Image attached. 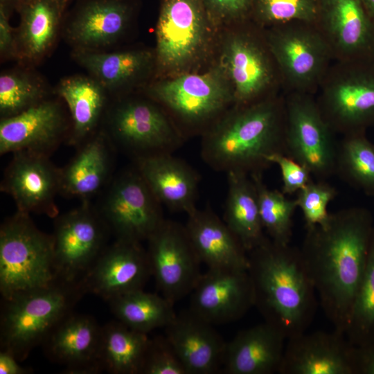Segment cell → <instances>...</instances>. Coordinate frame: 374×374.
Returning a JSON list of instances; mask_svg holds the SVG:
<instances>
[{"mask_svg":"<svg viewBox=\"0 0 374 374\" xmlns=\"http://www.w3.org/2000/svg\"><path fill=\"white\" fill-rule=\"evenodd\" d=\"M285 97L233 105L202 134V160L217 172L262 173L271 155L285 154Z\"/></svg>","mask_w":374,"mask_h":374,"instance_id":"7a4b0ae2","label":"cell"},{"mask_svg":"<svg viewBox=\"0 0 374 374\" xmlns=\"http://www.w3.org/2000/svg\"><path fill=\"white\" fill-rule=\"evenodd\" d=\"M184 225L189 239L208 269H248V253L213 210L196 208Z\"/></svg>","mask_w":374,"mask_h":374,"instance_id":"f1b7e54d","label":"cell"},{"mask_svg":"<svg viewBox=\"0 0 374 374\" xmlns=\"http://www.w3.org/2000/svg\"><path fill=\"white\" fill-rule=\"evenodd\" d=\"M147 91L179 121L192 128L203 127L204 132L206 124L209 128L234 104L231 84L221 66L156 82Z\"/></svg>","mask_w":374,"mask_h":374,"instance_id":"ba28073f","label":"cell"},{"mask_svg":"<svg viewBox=\"0 0 374 374\" xmlns=\"http://www.w3.org/2000/svg\"><path fill=\"white\" fill-rule=\"evenodd\" d=\"M285 103V154L305 166L317 180L335 175L338 142L313 94L288 92Z\"/></svg>","mask_w":374,"mask_h":374,"instance_id":"9c48e42d","label":"cell"},{"mask_svg":"<svg viewBox=\"0 0 374 374\" xmlns=\"http://www.w3.org/2000/svg\"><path fill=\"white\" fill-rule=\"evenodd\" d=\"M373 199H374V197H373Z\"/></svg>","mask_w":374,"mask_h":374,"instance_id":"f907efd6","label":"cell"},{"mask_svg":"<svg viewBox=\"0 0 374 374\" xmlns=\"http://www.w3.org/2000/svg\"><path fill=\"white\" fill-rule=\"evenodd\" d=\"M53 92L70 112L71 141L78 143L90 135L106 107L107 90L89 74H75L60 79Z\"/></svg>","mask_w":374,"mask_h":374,"instance_id":"4dcf8cb0","label":"cell"},{"mask_svg":"<svg viewBox=\"0 0 374 374\" xmlns=\"http://www.w3.org/2000/svg\"><path fill=\"white\" fill-rule=\"evenodd\" d=\"M345 335L355 346L374 341V229L364 272L353 301Z\"/></svg>","mask_w":374,"mask_h":374,"instance_id":"74e56055","label":"cell"},{"mask_svg":"<svg viewBox=\"0 0 374 374\" xmlns=\"http://www.w3.org/2000/svg\"><path fill=\"white\" fill-rule=\"evenodd\" d=\"M286 340L265 321L242 330L226 343L221 371L226 374L278 373Z\"/></svg>","mask_w":374,"mask_h":374,"instance_id":"4316f807","label":"cell"},{"mask_svg":"<svg viewBox=\"0 0 374 374\" xmlns=\"http://www.w3.org/2000/svg\"><path fill=\"white\" fill-rule=\"evenodd\" d=\"M280 374H357L356 348L344 332L317 330L286 340Z\"/></svg>","mask_w":374,"mask_h":374,"instance_id":"ac0fdd59","label":"cell"},{"mask_svg":"<svg viewBox=\"0 0 374 374\" xmlns=\"http://www.w3.org/2000/svg\"><path fill=\"white\" fill-rule=\"evenodd\" d=\"M85 293L82 283L57 281L44 288L3 301L1 350L11 353L19 362L24 361L72 312Z\"/></svg>","mask_w":374,"mask_h":374,"instance_id":"277c9868","label":"cell"},{"mask_svg":"<svg viewBox=\"0 0 374 374\" xmlns=\"http://www.w3.org/2000/svg\"><path fill=\"white\" fill-rule=\"evenodd\" d=\"M102 326L91 316L71 312L43 343L47 356L65 366L67 373L103 371L99 361Z\"/></svg>","mask_w":374,"mask_h":374,"instance_id":"cb8c5ba5","label":"cell"},{"mask_svg":"<svg viewBox=\"0 0 374 374\" xmlns=\"http://www.w3.org/2000/svg\"><path fill=\"white\" fill-rule=\"evenodd\" d=\"M151 274L161 295L175 304L190 295L202 273V263L184 225L162 222L148 239Z\"/></svg>","mask_w":374,"mask_h":374,"instance_id":"8fae6325","label":"cell"},{"mask_svg":"<svg viewBox=\"0 0 374 374\" xmlns=\"http://www.w3.org/2000/svg\"><path fill=\"white\" fill-rule=\"evenodd\" d=\"M271 165L278 166L282 176V192L285 195L296 193L312 179L309 170L286 154L277 153L268 158Z\"/></svg>","mask_w":374,"mask_h":374,"instance_id":"b9f144b4","label":"cell"},{"mask_svg":"<svg viewBox=\"0 0 374 374\" xmlns=\"http://www.w3.org/2000/svg\"><path fill=\"white\" fill-rule=\"evenodd\" d=\"M10 15L0 10L1 63L17 61L18 52L15 28L10 24Z\"/></svg>","mask_w":374,"mask_h":374,"instance_id":"ee69618b","label":"cell"},{"mask_svg":"<svg viewBox=\"0 0 374 374\" xmlns=\"http://www.w3.org/2000/svg\"><path fill=\"white\" fill-rule=\"evenodd\" d=\"M248 258L254 306L265 321L287 339L306 332L319 301L300 249L267 237L248 252Z\"/></svg>","mask_w":374,"mask_h":374,"instance_id":"3957f363","label":"cell"},{"mask_svg":"<svg viewBox=\"0 0 374 374\" xmlns=\"http://www.w3.org/2000/svg\"><path fill=\"white\" fill-rule=\"evenodd\" d=\"M355 348L357 374H374V341Z\"/></svg>","mask_w":374,"mask_h":374,"instance_id":"f6af8a7d","label":"cell"},{"mask_svg":"<svg viewBox=\"0 0 374 374\" xmlns=\"http://www.w3.org/2000/svg\"><path fill=\"white\" fill-rule=\"evenodd\" d=\"M72 0H24L17 12V63L36 68L53 53Z\"/></svg>","mask_w":374,"mask_h":374,"instance_id":"7402d4cb","label":"cell"},{"mask_svg":"<svg viewBox=\"0 0 374 374\" xmlns=\"http://www.w3.org/2000/svg\"><path fill=\"white\" fill-rule=\"evenodd\" d=\"M226 176L228 190L223 220L248 253L267 238L260 219L256 188L248 174L229 172Z\"/></svg>","mask_w":374,"mask_h":374,"instance_id":"f546056e","label":"cell"},{"mask_svg":"<svg viewBox=\"0 0 374 374\" xmlns=\"http://www.w3.org/2000/svg\"><path fill=\"white\" fill-rule=\"evenodd\" d=\"M373 58H374V51H373Z\"/></svg>","mask_w":374,"mask_h":374,"instance_id":"681fc988","label":"cell"},{"mask_svg":"<svg viewBox=\"0 0 374 374\" xmlns=\"http://www.w3.org/2000/svg\"><path fill=\"white\" fill-rule=\"evenodd\" d=\"M150 338L119 321L102 326L99 361L113 374H141Z\"/></svg>","mask_w":374,"mask_h":374,"instance_id":"1f68e13d","label":"cell"},{"mask_svg":"<svg viewBox=\"0 0 374 374\" xmlns=\"http://www.w3.org/2000/svg\"><path fill=\"white\" fill-rule=\"evenodd\" d=\"M254 302L248 269H208L190 294L188 309L215 326L239 320Z\"/></svg>","mask_w":374,"mask_h":374,"instance_id":"e0dca14e","label":"cell"},{"mask_svg":"<svg viewBox=\"0 0 374 374\" xmlns=\"http://www.w3.org/2000/svg\"><path fill=\"white\" fill-rule=\"evenodd\" d=\"M24 0H0V10L12 16Z\"/></svg>","mask_w":374,"mask_h":374,"instance_id":"7dc6e473","label":"cell"},{"mask_svg":"<svg viewBox=\"0 0 374 374\" xmlns=\"http://www.w3.org/2000/svg\"><path fill=\"white\" fill-rule=\"evenodd\" d=\"M368 14L374 21V0H362Z\"/></svg>","mask_w":374,"mask_h":374,"instance_id":"c3c4849f","label":"cell"},{"mask_svg":"<svg viewBox=\"0 0 374 374\" xmlns=\"http://www.w3.org/2000/svg\"><path fill=\"white\" fill-rule=\"evenodd\" d=\"M265 30L286 93L317 91L335 58L316 24L289 22Z\"/></svg>","mask_w":374,"mask_h":374,"instance_id":"52a82bcc","label":"cell"},{"mask_svg":"<svg viewBox=\"0 0 374 374\" xmlns=\"http://www.w3.org/2000/svg\"><path fill=\"white\" fill-rule=\"evenodd\" d=\"M108 167L105 141L99 134L84 145L61 172V188L73 196H91L104 184Z\"/></svg>","mask_w":374,"mask_h":374,"instance_id":"836d02e7","label":"cell"},{"mask_svg":"<svg viewBox=\"0 0 374 374\" xmlns=\"http://www.w3.org/2000/svg\"><path fill=\"white\" fill-rule=\"evenodd\" d=\"M253 0H202L208 18L224 21L240 19L252 8Z\"/></svg>","mask_w":374,"mask_h":374,"instance_id":"7bdbcfd3","label":"cell"},{"mask_svg":"<svg viewBox=\"0 0 374 374\" xmlns=\"http://www.w3.org/2000/svg\"><path fill=\"white\" fill-rule=\"evenodd\" d=\"M113 314L127 327L148 334L166 328L175 319V304L162 295L135 290L109 301Z\"/></svg>","mask_w":374,"mask_h":374,"instance_id":"d6a6232c","label":"cell"},{"mask_svg":"<svg viewBox=\"0 0 374 374\" xmlns=\"http://www.w3.org/2000/svg\"><path fill=\"white\" fill-rule=\"evenodd\" d=\"M343 136L337 145L335 174L374 197V143L365 131Z\"/></svg>","mask_w":374,"mask_h":374,"instance_id":"d590c367","label":"cell"},{"mask_svg":"<svg viewBox=\"0 0 374 374\" xmlns=\"http://www.w3.org/2000/svg\"><path fill=\"white\" fill-rule=\"evenodd\" d=\"M19 360L11 353L1 350L0 373L1 374H26L30 370L21 366Z\"/></svg>","mask_w":374,"mask_h":374,"instance_id":"bcb514c9","label":"cell"},{"mask_svg":"<svg viewBox=\"0 0 374 374\" xmlns=\"http://www.w3.org/2000/svg\"><path fill=\"white\" fill-rule=\"evenodd\" d=\"M107 228L101 216L86 205L56 221L52 237L54 267L58 280L82 283L106 247Z\"/></svg>","mask_w":374,"mask_h":374,"instance_id":"4fadbf2b","label":"cell"},{"mask_svg":"<svg viewBox=\"0 0 374 374\" xmlns=\"http://www.w3.org/2000/svg\"><path fill=\"white\" fill-rule=\"evenodd\" d=\"M373 229L371 213L359 206L330 213L323 224L305 229L300 250L307 272L326 317L344 334Z\"/></svg>","mask_w":374,"mask_h":374,"instance_id":"6da1fadb","label":"cell"},{"mask_svg":"<svg viewBox=\"0 0 374 374\" xmlns=\"http://www.w3.org/2000/svg\"><path fill=\"white\" fill-rule=\"evenodd\" d=\"M71 55L114 96L143 82L156 65L154 52L147 49L71 51Z\"/></svg>","mask_w":374,"mask_h":374,"instance_id":"83f0119b","label":"cell"},{"mask_svg":"<svg viewBox=\"0 0 374 374\" xmlns=\"http://www.w3.org/2000/svg\"><path fill=\"white\" fill-rule=\"evenodd\" d=\"M152 276L147 251L141 242L116 239L105 247L82 280L86 293L107 301L143 289Z\"/></svg>","mask_w":374,"mask_h":374,"instance_id":"d6986e66","label":"cell"},{"mask_svg":"<svg viewBox=\"0 0 374 374\" xmlns=\"http://www.w3.org/2000/svg\"><path fill=\"white\" fill-rule=\"evenodd\" d=\"M295 198L305 220V229L323 224L330 213L328 206L337 195L336 188L326 180L313 179L299 190Z\"/></svg>","mask_w":374,"mask_h":374,"instance_id":"ab89813d","label":"cell"},{"mask_svg":"<svg viewBox=\"0 0 374 374\" xmlns=\"http://www.w3.org/2000/svg\"><path fill=\"white\" fill-rule=\"evenodd\" d=\"M165 329L187 374H213L222 370L227 342L214 325L188 309L177 314Z\"/></svg>","mask_w":374,"mask_h":374,"instance_id":"d4e9b609","label":"cell"},{"mask_svg":"<svg viewBox=\"0 0 374 374\" xmlns=\"http://www.w3.org/2000/svg\"><path fill=\"white\" fill-rule=\"evenodd\" d=\"M109 127L114 139L137 157L172 153L185 137L155 101L139 98L118 100L109 112Z\"/></svg>","mask_w":374,"mask_h":374,"instance_id":"7c38bea8","label":"cell"},{"mask_svg":"<svg viewBox=\"0 0 374 374\" xmlns=\"http://www.w3.org/2000/svg\"><path fill=\"white\" fill-rule=\"evenodd\" d=\"M141 374H187V372L165 335L150 339Z\"/></svg>","mask_w":374,"mask_h":374,"instance_id":"60d3db41","label":"cell"},{"mask_svg":"<svg viewBox=\"0 0 374 374\" xmlns=\"http://www.w3.org/2000/svg\"><path fill=\"white\" fill-rule=\"evenodd\" d=\"M249 31L228 37L223 48L222 66L231 84L234 104H251L276 95L283 82L277 65L263 39Z\"/></svg>","mask_w":374,"mask_h":374,"instance_id":"30bf717a","label":"cell"},{"mask_svg":"<svg viewBox=\"0 0 374 374\" xmlns=\"http://www.w3.org/2000/svg\"><path fill=\"white\" fill-rule=\"evenodd\" d=\"M14 154L6 172L3 190L12 197L19 212L55 215L57 211L54 198L61 188V172L44 153Z\"/></svg>","mask_w":374,"mask_h":374,"instance_id":"44dd1931","label":"cell"},{"mask_svg":"<svg viewBox=\"0 0 374 374\" xmlns=\"http://www.w3.org/2000/svg\"><path fill=\"white\" fill-rule=\"evenodd\" d=\"M258 193L260 215L269 238L280 244H290L292 236L293 217L297 205L295 199L278 190L269 189L262 173L250 175Z\"/></svg>","mask_w":374,"mask_h":374,"instance_id":"8d00e7d4","label":"cell"},{"mask_svg":"<svg viewBox=\"0 0 374 374\" xmlns=\"http://www.w3.org/2000/svg\"><path fill=\"white\" fill-rule=\"evenodd\" d=\"M316 25L335 60L373 56L374 21L362 0H318Z\"/></svg>","mask_w":374,"mask_h":374,"instance_id":"ffe728a7","label":"cell"},{"mask_svg":"<svg viewBox=\"0 0 374 374\" xmlns=\"http://www.w3.org/2000/svg\"><path fill=\"white\" fill-rule=\"evenodd\" d=\"M161 205L139 172H127L113 184L101 217L117 239L141 242L164 220Z\"/></svg>","mask_w":374,"mask_h":374,"instance_id":"2e32d148","label":"cell"},{"mask_svg":"<svg viewBox=\"0 0 374 374\" xmlns=\"http://www.w3.org/2000/svg\"><path fill=\"white\" fill-rule=\"evenodd\" d=\"M66 128L61 103L48 98L16 115L1 118L0 152L44 154L58 141Z\"/></svg>","mask_w":374,"mask_h":374,"instance_id":"603a6c76","label":"cell"},{"mask_svg":"<svg viewBox=\"0 0 374 374\" xmlns=\"http://www.w3.org/2000/svg\"><path fill=\"white\" fill-rule=\"evenodd\" d=\"M57 280L53 237L18 211L0 230V292L3 301L48 287Z\"/></svg>","mask_w":374,"mask_h":374,"instance_id":"5b68a950","label":"cell"},{"mask_svg":"<svg viewBox=\"0 0 374 374\" xmlns=\"http://www.w3.org/2000/svg\"><path fill=\"white\" fill-rule=\"evenodd\" d=\"M134 12L130 0H76L66 12L61 37L71 51L112 50L127 33Z\"/></svg>","mask_w":374,"mask_h":374,"instance_id":"9a60e30c","label":"cell"},{"mask_svg":"<svg viewBox=\"0 0 374 374\" xmlns=\"http://www.w3.org/2000/svg\"><path fill=\"white\" fill-rule=\"evenodd\" d=\"M316 98L335 133L366 131L374 125V58L335 60L322 79Z\"/></svg>","mask_w":374,"mask_h":374,"instance_id":"8992f818","label":"cell"},{"mask_svg":"<svg viewBox=\"0 0 374 374\" xmlns=\"http://www.w3.org/2000/svg\"><path fill=\"white\" fill-rule=\"evenodd\" d=\"M136 170L161 204L170 211L188 215L197 208L199 175L172 153L136 157Z\"/></svg>","mask_w":374,"mask_h":374,"instance_id":"484cf974","label":"cell"},{"mask_svg":"<svg viewBox=\"0 0 374 374\" xmlns=\"http://www.w3.org/2000/svg\"><path fill=\"white\" fill-rule=\"evenodd\" d=\"M208 19L202 0H163L156 28L157 66L178 71L192 63L204 46Z\"/></svg>","mask_w":374,"mask_h":374,"instance_id":"5bb4252c","label":"cell"},{"mask_svg":"<svg viewBox=\"0 0 374 374\" xmlns=\"http://www.w3.org/2000/svg\"><path fill=\"white\" fill-rule=\"evenodd\" d=\"M252 8L258 22L267 28L294 21L316 24L319 13L318 0H253Z\"/></svg>","mask_w":374,"mask_h":374,"instance_id":"f35d334b","label":"cell"},{"mask_svg":"<svg viewBox=\"0 0 374 374\" xmlns=\"http://www.w3.org/2000/svg\"><path fill=\"white\" fill-rule=\"evenodd\" d=\"M47 81L31 68L18 64L0 74L1 118L16 115L50 98Z\"/></svg>","mask_w":374,"mask_h":374,"instance_id":"e575fe53","label":"cell"}]
</instances>
